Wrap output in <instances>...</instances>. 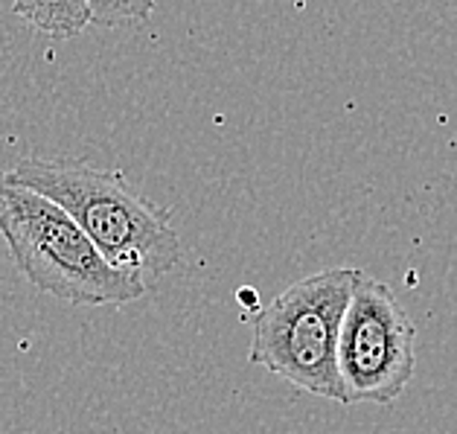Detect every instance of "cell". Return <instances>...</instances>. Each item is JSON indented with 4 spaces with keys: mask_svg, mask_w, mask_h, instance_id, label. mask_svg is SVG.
Returning <instances> with one entry per match:
<instances>
[{
    "mask_svg": "<svg viewBox=\"0 0 457 434\" xmlns=\"http://www.w3.org/2000/svg\"><path fill=\"white\" fill-rule=\"evenodd\" d=\"M0 237L24 280L71 306H126L149 288L114 269L59 204L15 184L6 170H0Z\"/></svg>",
    "mask_w": 457,
    "mask_h": 434,
    "instance_id": "2",
    "label": "cell"
},
{
    "mask_svg": "<svg viewBox=\"0 0 457 434\" xmlns=\"http://www.w3.org/2000/svg\"><path fill=\"white\" fill-rule=\"evenodd\" d=\"M359 269H327L280 292L253 321L251 362L312 396L344 403L338 341Z\"/></svg>",
    "mask_w": 457,
    "mask_h": 434,
    "instance_id": "3",
    "label": "cell"
},
{
    "mask_svg": "<svg viewBox=\"0 0 457 434\" xmlns=\"http://www.w3.org/2000/svg\"><path fill=\"white\" fill-rule=\"evenodd\" d=\"M91 13L99 27L143 24L154 13V0H91Z\"/></svg>",
    "mask_w": 457,
    "mask_h": 434,
    "instance_id": "6",
    "label": "cell"
},
{
    "mask_svg": "<svg viewBox=\"0 0 457 434\" xmlns=\"http://www.w3.org/2000/svg\"><path fill=\"white\" fill-rule=\"evenodd\" d=\"M6 175L59 204L114 269L140 277L146 286L181 263V239L170 210L140 196L120 170L24 158L9 166Z\"/></svg>",
    "mask_w": 457,
    "mask_h": 434,
    "instance_id": "1",
    "label": "cell"
},
{
    "mask_svg": "<svg viewBox=\"0 0 457 434\" xmlns=\"http://www.w3.org/2000/svg\"><path fill=\"white\" fill-rule=\"evenodd\" d=\"M12 13L53 38L79 36L87 24H94L91 0H12Z\"/></svg>",
    "mask_w": 457,
    "mask_h": 434,
    "instance_id": "5",
    "label": "cell"
},
{
    "mask_svg": "<svg viewBox=\"0 0 457 434\" xmlns=\"http://www.w3.org/2000/svg\"><path fill=\"white\" fill-rule=\"evenodd\" d=\"M417 367V330L390 286L361 271L338 341L344 405L396 403Z\"/></svg>",
    "mask_w": 457,
    "mask_h": 434,
    "instance_id": "4",
    "label": "cell"
}]
</instances>
